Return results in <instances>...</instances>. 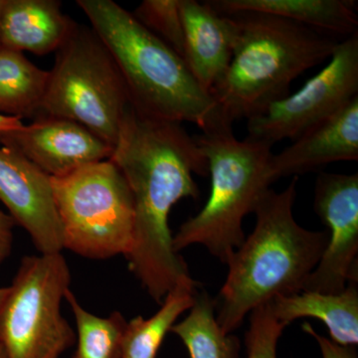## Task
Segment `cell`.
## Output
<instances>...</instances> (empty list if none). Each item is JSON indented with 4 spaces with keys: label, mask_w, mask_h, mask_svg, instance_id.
Here are the masks:
<instances>
[{
    "label": "cell",
    "mask_w": 358,
    "mask_h": 358,
    "mask_svg": "<svg viewBox=\"0 0 358 358\" xmlns=\"http://www.w3.org/2000/svg\"><path fill=\"white\" fill-rule=\"evenodd\" d=\"M110 160L134 199L133 243L124 257L129 271L160 305L181 279L192 275L174 251L169 214L181 199H199L194 176H208V162L181 124L152 119L131 105Z\"/></svg>",
    "instance_id": "obj_1"
},
{
    "label": "cell",
    "mask_w": 358,
    "mask_h": 358,
    "mask_svg": "<svg viewBox=\"0 0 358 358\" xmlns=\"http://www.w3.org/2000/svg\"><path fill=\"white\" fill-rule=\"evenodd\" d=\"M298 178L281 192L268 189L257 205L256 225L228 257L216 319L232 334L254 308L301 293L329 242L327 231L301 227L294 217Z\"/></svg>",
    "instance_id": "obj_2"
},
{
    "label": "cell",
    "mask_w": 358,
    "mask_h": 358,
    "mask_svg": "<svg viewBox=\"0 0 358 358\" xmlns=\"http://www.w3.org/2000/svg\"><path fill=\"white\" fill-rule=\"evenodd\" d=\"M77 4L114 59L136 112L162 121L192 122L201 131L225 124L182 57L133 13L112 0H78Z\"/></svg>",
    "instance_id": "obj_3"
},
{
    "label": "cell",
    "mask_w": 358,
    "mask_h": 358,
    "mask_svg": "<svg viewBox=\"0 0 358 358\" xmlns=\"http://www.w3.org/2000/svg\"><path fill=\"white\" fill-rule=\"evenodd\" d=\"M229 16L235 26L232 59L210 95L221 121L230 126L288 96L294 80L331 58L339 42L268 14Z\"/></svg>",
    "instance_id": "obj_4"
},
{
    "label": "cell",
    "mask_w": 358,
    "mask_h": 358,
    "mask_svg": "<svg viewBox=\"0 0 358 358\" xmlns=\"http://www.w3.org/2000/svg\"><path fill=\"white\" fill-rule=\"evenodd\" d=\"M208 162L211 190L203 208L186 220L173 236L176 253L202 245L225 263L243 243V220L270 189L272 147L246 138L238 140L232 126L218 124L193 136Z\"/></svg>",
    "instance_id": "obj_5"
},
{
    "label": "cell",
    "mask_w": 358,
    "mask_h": 358,
    "mask_svg": "<svg viewBox=\"0 0 358 358\" xmlns=\"http://www.w3.org/2000/svg\"><path fill=\"white\" fill-rule=\"evenodd\" d=\"M129 105L107 47L92 28L75 25L57 50L40 115L76 122L114 148Z\"/></svg>",
    "instance_id": "obj_6"
},
{
    "label": "cell",
    "mask_w": 358,
    "mask_h": 358,
    "mask_svg": "<svg viewBox=\"0 0 358 358\" xmlns=\"http://www.w3.org/2000/svg\"><path fill=\"white\" fill-rule=\"evenodd\" d=\"M51 186L64 249L91 260L127 255L133 243L134 199L112 160L51 178Z\"/></svg>",
    "instance_id": "obj_7"
},
{
    "label": "cell",
    "mask_w": 358,
    "mask_h": 358,
    "mask_svg": "<svg viewBox=\"0 0 358 358\" xmlns=\"http://www.w3.org/2000/svg\"><path fill=\"white\" fill-rule=\"evenodd\" d=\"M71 272L62 253L23 257L0 305V345L6 358H60L76 343L61 313Z\"/></svg>",
    "instance_id": "obj_8"
},
{
    "label": "cell",
    "mask_w": 358,
    "mask_h": 358,
    "mask_svg": "<svg viewBox=\"0 0 358 358\" xmlns=\"http://www.w3.org/2000/svg\"><path fill=\"white\" fill-rule=\"evenodd\" d=\"M358 96V33L339 41L329 63L294 94L247 120V138L273 145L298 138Z\"/></svg>",
    "instance_id": "obj_9"
},
{
    "label": "cell",
    "mask_w": 358,
    "mask_h": 358,
    "mask_svg": "<svg viewBox=\"0 0 358 358\" xmlns=\"http://www.w3.org/2000/svg\"><path fill=\"white\" fill-rule=\"evenodd\" d=\"M313 208L327 228L329 242L301 292L339 294L358 281V173H320Z\"/></svg>",
    "instance_id": "obj_10"
},
{
    "label": "cell",
    "mask_w": 358,
    "mask_h": 358,
    "mask_svg": "<svg viewBox=\"0 0 358 358\" xmlns=\"http://www.w3.org/2000/svg\"><path fill=\"white\" fill-rule=\"evenodd\" d=\"M0 201L40 254L61 253L62 226L51 178L17 150L0 143Z\"/></svg>",
    "instance_id": "obj_11"
},
{
    "label": "cell",
    "mask_w": 358,
    "mask_h": 358,
    "mask_svg": "<svg viewBox=\"0 0 358 358\" xmlns=\"http://www.w3.org/2000/svg\"><path fill=\"white\" fill-rule=\"evenodd\" d=\"M0 143L17 150L50 178L110 159L113 154L112 145L86 127L50 115L0 134Z\"/></svg>",
    "instance_id": "obj_12"
},
{
    "label": "cell",
    "mask_w": 358,
    "mask_h": 358,
    "mask_svg": "<svg viewBox=\"0 0 358 358\" xmlns=\"http://www.w3.org/2000/svg\"><path fill=\"white\" fill-rule=\"evenodd\" d=\"M358 160V96L308 129L270 159L273 181L320 171L336 162Z\"/></svg>",
    "instance_id": "obj_13"
},
{
    "label": "cell",
    "mask_w": 358,
    "mask_h": 358,
    "mask_svg": "<svg viewBox=\"0 0 358 358\" xmlns=\"http://www.w3.org/2000/svg\"><path fill=\"white\" fill-rule=\"evenodd\" d=\"M183 60L207 93L222 79L232 59L235 26L229 15L214 10L206 1L180 0Z\"/></svg>",
    "instance_id": "obj_14"
},
{
    "label": "cell",
    "mask_w": 358,
    "mask_h": 358,
    "mask_svg": "<svg viewBox=\"0 0 358 358\" xmlns=\"http://www.w3.org/2000/svg\"><path fill=\"white\" fill-rule=\"evenodd\" d=\"M223 15L237 13L268 14L293 21L343 41L358 33L357 2L353 0H208Z\"/></svg>",
    "instance_id": "obj_15"
},
{
    "label": "cell",
    "mask_w": 358,
    "mask_h": 358,
    "mask_svg": "<svg viewBox=\"0 0 358 358\" xmlns=\"http://www.w3.org/2000/svg\"><path fill=\"white\" fill-rule=\"evenodd\" d=\"M76 23L54 0H6L0 26V47L45 55L57 51Z\"/></svg>",
    "instance_id": "obj_16"
},
{
    "label": "cell",
    "mask_w": 358,
    "mask_h": 358,
    "mask_svg": "<svg viewBox=\"0 0 358 358\" xmlns=\"http://www.w3.org/2000/svg\"><path fill=\"white\" fill-rule=\"evenodd\" d=\"M270 303L275 317L286 326L301 317H313L326 324L334 343L341 345H357V282H350L339 294L301 292L292 296H278Z\"/></svg>",
    "instance_id": "obj_17"
},
{
    "label": "cell",
    "mask_w": 358,
    "mask_h": 358,
    "mask_svg": "<svg viewBox=\"0 0 358 358\" xmlns=\"http://www.w3.org/2000/svg\"><path fill=\"white\" fill-rule=\"evenodd\" d=\"M200 286L192 275L183 278L169 292L154 315L148 319L138 315L129 322L122 338V358H157L179 315L192 308Z\"/></svg>",
    "instance_id": "obj_18"
},
{
    "label": "cell",
    "mask_w": 358,
    "mask_h": 358,
    "mask_svg": "<svg viewBox=\"0 0 358 358\" xmlns=\"http://www.w3.org/2000/svg\"><path fill=\"white\" fill-rule=\"evenodd\" d=\"M48 79L22 52L0 47V114L20 120L40 114Z\"/></svg>",
    "instance_id": "obj_19"
},
{
    "label": "cell",
    "mask_w": 358,
    "mask_h": 358,
    "mask_svg": "<svg viewBox=\"0 0 358 358\" xmlns=\"http://www.w3.org/2000/svg\"><path fill=\"white\" fill-rule=\"evenodd\" d=\"M216 306L206 292H197L187 317L171 327L190 358H239V338L223 333L216 319Z\"/></svg>",
    "instance_id": "obj_20"
},
{
    "label": "cell",
    "mask_w": 358,
    "mask_h": 358,
    "mask_svg": "<svg viewBox=\"0 0 358 358\" xmlns=\"http://www.w3.org/2000/svg\"><path fill=\"white\" fill-rule=\"evenodd\" d=\"M76 322V352L73 358H122L127 322L120 312L101 317L88 312L71 289L65 294Z\"/></svg>",
    "instance_id": "obj_21"
},
{
    "label": "cell",
    "mask_w": 358,
    "mask_h": 358,
    "mask_svg": "<svg viewBox=\"0 0 358 358\" xmlns=\"http://www.w3.org/2000/svg\"><path fill=\"white\" fill-rule=\"evenodd\" d=\"M133 14L147 29L182 57L185 36L180 0H145Z\"/></svg>",
    "instance_id": "obj_22"
},
{
    "label": "cell",
    "mask_w": 358,
    "mask_h": 358,
    "mask_svg": "<svg viewBox=\"0 0 358 358\" xmlns=\"http://www.w3.org/2000/svg\"><path fill=\"white\" fill-rule=\"evenodd\" d=\"M249 315L245 336L247 358H278V343L286 324L275 317L270 303L254 308Z\"/></svg>",
    "instance_id": "obj_23"
},
{
    "label": "cell",
    "mask_w": 358,
    "mask_h": 358,
    "mask_svg": "<svg viewBox=\"0 0 358 358\" xmlns=\"http://www.w3.org/2000/svg\"><path fill=\"white\" fill-rule=\"evenodd\" d=\"M303 331L315 339L320 346L322 358H358L355 346L338 345L331 339L320 336L310 324H303Z\"/></svg>",
    "instance_id": "obj_24"
},
{
    "label": "cell",
    "mask_w": 358,
    "mask_h": 358,
    "mask_svg": "<svg viewBox=\"0 0 358 358\" xmlns=\"http://www.w3.org/2000/svg\"><path fill=\"white\" fill-rule=\"evenodd\" d=\"M15 222L9 214L0 210V265L11 255Z\"/></svg>",
    "instance_id": "obj_25"
},
{
    "label": "cell",
    "mask_w": 358,
    "mask_h": 358,
    "mask_svg": "<svg viewBox=\"0 0 358 358\" xmlns=\"http://www.w3.org/2000/svg\"><path fill=\"white\" fill-rule=\"evenodd\" d=\"M23 122L18 117L0 114V134L9 133L22 128Z\"/></svg>",
    "instance_id": "obj_26"
},
{
    "label": "cell",
    "mask_w": 358,
    "mask_h": 358,
    "mask_svg": "<svg viewBox=\"0 0 358 358\" xmlns=\"http://www.w3.org/2000/svg\"><path fill=\"white\" fill-rule=\"evenodd\" d=\"M7 291H8V287H6V288H0V305H1L4 298H6Z\"/></svg>",
    "instance_id": "obj_27"
},
{
    "label": "cell",
    "mask_w": 358,
    "mask_h": 358,
    "mask_svg": "<svg viewBox=\"0 0 358 358\" xmlns=\"http://www.w3.org/2000/svg\"><path fill=\"white\" fill-rule=\"evenodd\" d=\"M6 0H0V26H1L2 13H3L4 6H6Z\"/></svg>",
    "instance_id": "obj_28"
},
{
    "label": "cell",
    "mask_w": 358,
    "mask_h": 358,
    "mask_svg": "<svg viewBox=\"0 0 358 358\" xmlns=\"http://www.w3.org/2000/svg\"><path fill=\"white\" fill-rule=\"evenodd\" d=\"M0 358H6V353H4L3 348H2L1 345H0Z\"/></svg>",
    "instance_id": "obj_29"
}]
</instances>
